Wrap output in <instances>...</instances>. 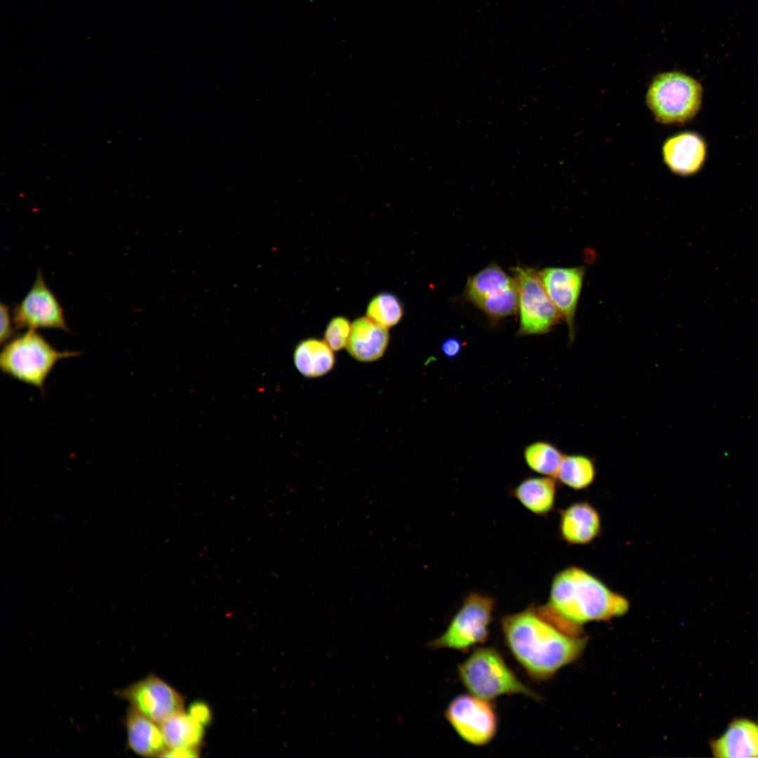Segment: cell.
Masks as SVG:
<instances>
[{
    "mask_svg": "<svg viewBox=\"0 0 758 758\" xmlns=\"http://www.w3.org/2000/svg\"><path fill=\"white\" fill-rule=\"evenodd\" d=\"M501 630L513 657L538 681L550 679L574 661L585 646L584 639L559 629L538 607L530 606L504 616Z\"/></svg>",
    "mask_w": 758,
    "mask_h": 758,
    "instance_id": "obj_1",
    "label": "cell"
},
{
    "mask_svg": "<svg viewBox=\"0 0 758 758\" xmlns=\"http://www.w3.org/2000/svg\"><path fill=\"white\" fill-rule=\"evenodd\" d=\"M538 608L559 629L578 636L579 628L585 623L624 615L629 601L592 574L571 566L555 575L548 603Z\"/></svg>",
    "mask_w": 758,
    "mask_h": 758,
    "instance_id": "obj_2",
    "label": "cell"
},
{
    "mask_svg": "<svg viewBox=\"0 0 758 758\" xmlns=\"http://www.w3.org/2000/svg\"><path fill=\"white\" fill-rule=\"evenodd\" d=\"M78 354L74 351H59L36 330H27L4 344L0 368L6 375L43 391L55 365Z\"/></svg>",
    "mask_w": 758,
    "mask_h": 758,
    "instance_id": "obj_3",
    "label": "cell"
},
{
    "mask_svg": "<svg viewBox=\"0 0 758 758\" xmlns=\"http://www.w3.org/2000/svg\"><path fill=\"white\" fill-rule=\"evenodd\" d=\"M459 679L470 694L493 700L520 694L534 700L540 696L524 684L493 647H479L458 666Z\"/></svg>",
    "mask_w": 758,
    "mask_h": 758,
    "instance_id": "obj_4",
    "label": "cell"
},
{
    "mask_svg": "<svg viewBox=\"0 0 758 758\" xmlns=\"http://www.w3.org/2000/svg\"><path fill=\"white\" fill-rule=\"evenodd\" d=\"M703 88L689 75L669 72L656 75L647 93L646 104L656 119L662 124H683L700 108Z\"/></svg>",
    "mask_w": 758,
    "mask_h": 758,
    "instance_id": "obj_5",
    "label": "cell"
},
{
    "mask_svg": "<svg viewBox=\"0 0 758 758\" xmlns=\"http://www.w3.org/2000/svg\"><path fill=\"white\" fill-rule=\"evenodd\" d=\"M494 609L495 601L491 597L477 592L469 594L446 630L428 646L465 652L484 644L488 637Z\"/></svg>",
    "mask_w": 758,
    "mask_h": 758,
    "instance_id": "obj_6",
    "label": "cell"
},
{
    "mask_svg": "<svg viewBox=\"0 0 758 758\" xmlns=\"http://www.w3.org/2000/svg\"><path fill=\"white\" fill-rule=\"evenodd\" d=\"M465 297L493 324L518 311L516 281L496 263L487 265L468 278Z\"/></svg>",
    "mask_w": 758,
    "mask_h": 758,
    "instance_id": "obj_7",
    "label": "cell"
},
{
    "mask_svg": "<svg viewBox=\"0 0 758 758\" xmlns=\"http://www.w3.org/2000/svg\"><path fill=\"white\" fill-rule=\"evenodd\" d=\"M518 290L520 336L541 335L550 331L561 317L549 298L539 272L531 267L512 270Z\"/></svg>",
    "mask_w": 758,
    "mask_h": 758,
    "instance_id": "obj_8",
    "label": "cell"
},
{
    "mask_svg": "<svg viewBox=\"0 0 758 758\" xmlns=\"http://www.w3.org/2000/svg\"><path fill=\"white\" fill-rule=\"evenodd\" d=\"M444 716L464 741L475 746L487 745L498 730V717L491 700L472 694L454 698Z\"/></svg>",
    "mask_w": 758,
    "mask_h": 758,
    "instance_id": "obj_9",
    "label": "cell"
},
{
    "mask_svg": "<svg viewBox=\"0 0 758 758\" xmlns=\"http://www.w3.org/2000/svg\"><path fill=\"white\" fill-rule=\"evenodd\" d=\"M116 696L130 706L161 724L185 711V697L159 677L150 674L128 686L116 691Z\"/></svg>",
    "mask_w": 758,
    "mask_h": 758,
    "instance_id": "obj_10",
    "label": "cell"
},
{
    "mask_svg": "<svg viewBox=\"0 0 758 758\" xmlns=\"http://www.w3.org/2000/svg\"><path fill=\"white\" fill-rule=\"evenodd\" d=\"M13 321L17 329L53 328L69 331L63 310L48 287L40 270L34 282L13 311Z\"/></svg>",
    "mask_w": 758,
    "mask_h": 758,
    "instance_id": "obj_11",
    "label": "cell"
},
{
    "mask_svg": "<svg viewBox=\"0 0 758 758\" xmlns=\"http://www.w3.org/2000/svg\"><path fill=\"white\" fill-rule=\"evenodd\" d=\"M583 267H549L539 272L544 288L574 337L576 312L585 277Z\"/></svg>",
    "mask_w": 758,
    "mask_h": 758,
    "instance_id": "obj_12",
    "label": "cell"
},
{
    "mask_svg": "<svg viewBox=\"0 0 758 758\" xmlns=\"http://www.w3.org/2000/svg\"><path fill=\"white\" fill-rule=\"evenodd\" d=\"M707 146L701 136L683 132L666 140L663 146L665 163L674 173L687 176L696 173L703 166Z\"/></svg>",
    "mask_w": 758,
    "mask_h": 758,
    "instance_id": "obj_13",
    "label": "cell"
},
{
    "mask_svg": "<svg viewBox=\"0 0 758 758\" xmlns=\"http://www.w3.org/2000/svg\"><path fill=\"white\" fill-rule=\"evenodd\" d=\"M124 725L127 747L139 756L161 757L167 749L160 724L131 706L126 714Z\"/></svg>",
    "mask_w": 758,
    "mask_h": 758,
    "instance_id": "obj_14",
    "label": "cell"
},
{
    "mask_svg": "<svg viewBox=\"0 0 758 758\" xmlns=\"http://www.w3.org/2000/svg\"><path fill=\"white\" fill-rule=\"evenodd\" d=\"M389 340L387 328L368 317H361L352 323L346 348L354 359L371 362L379 359L385 354Z\"/></svg>",
    "mask_w": 758,
    "mask_h": 758,
    "instance_id": "obj_15",
    "label": "cell"
},
{
    "mask_svg": "<svg viewBox=\"0 0 758 758\" xmlns=\"http://www.w3.org/2000/svg\"><path fill=\"white\" fill-rule=\"evenodd\" d=\"M600 530L599 514L588 503H573L561 512L560 534L568 544H588L597 537Z\"/></svg>",
    "mask_w": 758,
    "mask_h": 758,
    "instance_id": "obj_16",
    "label": "cell"
},
{
    "mask_svg": "<svg viewBox=\"0 0 758 758\" xmlns=\"http://www.w3.org/2000/svg\"><path fill=\"white\" fill-rule=\"evenodd\" d=\"M717 757H758V724L746 719L734 720L711 745Z\"/></svg>",
    "mask_w": 758,
    "mask_h": 758,
    "instance_id": "obj_17",
    "label": "cell"
},
{
    "mask_svg": "<svg viewBox=\"0 0 758 758\" xmlns=\"http://www.w3.org/2000/svg\"><path fill=\"white\" fill-rule=\"evenodd\" d=\"M298 371L307 378L323 376L334 366L333 350L324 340L307 338L300 342L293 352Z\"/></svg>",
    "mask_w": 758,
    "mask_h": 758,
    "instance_id": "obj_18",
    "label": "cell"
},
{
    "mask_svg": "<svg viewBox=\"0 0 758 758\" xmlns=\"http://www.w3.org/2000/svg\"><path fill=\"white\" fill-rule=\"evenodd\" d=\"M555 479L547 476L526 478L514 488L512 494L531 512L537 515L546 514L554 505Z\"/></svg>",
    "mask_w": 758,
    "mask_h": 758,
    "instance_id": "obj_19",
    "label": "cell"
},
{
    "mask_svg": "<svg viewBox=\"0 0 758 758\" xmlns=\"http://www.w3.org/2000/svg\"><path fill=\"white\" fill-rule=\"evenodd\" d=\"M167 748H200L205 727L185 711L160 724Z\"/></svg>",
    "mask_w": 758,
    "mask_h": 758,
    "instance_id": "obj_20",
    "label": "cell"
},
{
    "mask_svg": "<svg viewBox=\"0 0 758 758\" xmlns=\"http://www.w3.org/2000/svg\"><path fill=\"white\" fill-rule=\"evenodd\" d=\"M596 469L593 461L583 455L564 456L555 479L566 486L581 490L594 481Z\"/></svg>",
    "mask_w": 758,
    "mask_h": 758,
    "instance_id": "obj_21",
    "label": "cell"
},
{
    "mask_svg": "<svg viewBox=\"0 0 758 758\" xmlns=\"http://www.w3.org/2000/svg\"><path fill=\"white\" fill-rule=\"evenodd\" d=\"M527 466L543 476L555 478L564 457L554 445L538 441L528 445L523 452Z\"/></svg>",
    "mask_w": 758,
    "mask_h": 758,
    "instance_id": "obj_22",
    "label": "cell"
},
{
    "mask_svg": "<svg viewBox=\"0 0 758 758\" xmlns=\"http://www.w3.org/2000/svg\"><path fill=\"white\" fill-rule=\"evenodd\" d=\"M366 312V317L388 328L400 321L404 315V307L397 295L382 292L372 298Z\"/></svg>",
    "mask_w": 758,
    "mask_h": 758,
    "instance_id": "obj_23",
    "label": "cell"
},
{
    "mask_svg": "<svg viewBox=\"0 0 758 758\" xmlns=\"http://www.w3.org/2000/svg\"><path fill=\"white\" fill-rule=\"evenodd\" d=\"M352 324L343 316H336L328 323L324 340L333 350L338 351L347 347L350 335Z\"/></svg>",
    "mask_w": 758,
    "mask_h": 758,
    "instance_id": "obj_24",
    "label": "cell"
},
{
    "mask_svg": "<svg viewBox=\"0 0 758 758\" xmlns=\"http://www.w3.org/2000/svg\"><path fill=\"white\" fill-rule=\"evenodd\" d=\"M0 342L5 344L13 338L14 330L12 326L11 314L9 307L1 302L0 306Z\"/></svg>",
    "mask_w": 758,
    "mask_h": 758,
    "instance_id": "obj_25",
    "label": "cell"
},
{
    "mask_svg": "<svg viewBox=\"0 0 758 758\" xmlns=\"http://www.w3.org/2000/svg\"><path fill=\"white\" fill-rule=\"evenodd\" d=\"M187 713L204 726H208L212 720L211 708L207 703L203 701H196L192 703Z\"/></svg>",
    "mask_w": 758,
    "mask_h": 758,
    "instance_id": "obj_26",
    "label": "cell"
},
{
    "mask_svg": "<svg viewBox=\"0 0 758 758\" xmlns=\"http://www.w3.org/2000/svg\"><path fill=\"white\" fill-rule=\"evenodd\" d=\"M200 748L174 747L167 748L161 757H198Z\"/></svg>",
    "mask_w": 758,
    "mask_h": 758,
    "instance_id": "obj_27",
    "label": "cell"
},
{
    "mask_svg": "<svg viewBox=\"0 0 758 758\" xmlns=\"http://www.w3.org/2000/svg\"><path fill=\"white\" fill-rule=\"evenodd\" d=\"M463 344L461 341L456 338H448L446 339L441 345V351L443 354L448 358L456 357L461 351Z\"/></svg>",
    "mask_w": 758,
    "mask_h": 758,
    "instance_id": "obj_28",
    "label": "cell"
}]
</instances>
